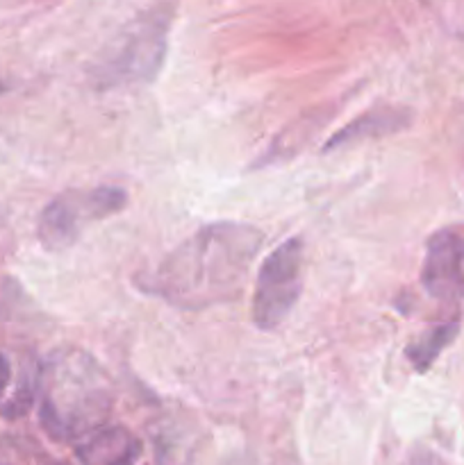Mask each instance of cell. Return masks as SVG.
<instances>
[{
	"label": "cell",
	"instance_id": "cell-1",
	"mask_svg": "<svg viewBox=\"0 0 464 465\" xmlns=\"http://www.w3.org/2000/svg\"><path fill=\"white\" fill-rule=\"evenodd\" d=\"M262 248V232L246 223H212L157 263L141 289L177 309H207L237 298Z\"/></svg>",
	"mask_w": 464,
	"mask_h": 465
},
{
	"label": "cell",
	"instance_id": "cell-2",
	"mask_svg": "<svg viewBox=\"0 0 464 465\" xmlns=\"http://www.w3.org/2000/svg\"><path fill=\"white\" fill-rule=\"evenodd\" d=\"M36 398L45 434L77 445L105 427L116 402V386L91 352L59 348L39 368Z\"/></svg>",
	"mask_w": 464,
	"mask_h": 465
},
{
	"label": "cell",
	"instance_id": "cell-3",
	"mask_svg": "<svg viewBox=\"0 0 464 465\" xmlns=\"http://www.w3.org/2000/svg\"><path fill=\"white\" fill-rule=\"evenodd\" d=\"M168 23L171 14L162 7L132 21L91 68L96 84L118 89L153 82L166 54Z\"/></svg>",
	"mask_w": 464,
	"mask_h": 465
},
{
	"label": "cell",
	"instance_id": "cell-4",
	"mask_svg": "<svg viewBox=\"0 0 464 465\" xmlns=\"http://www.w3.org/2000/svg\"><path fill=\"white\" fill-rule=\"evenodd\" d=\"M127 193L121 186H94V189H71L55 195L41 212L36 223L39 243L48 252H64L73 248L86 227L123 212Z\"/></svg>",
	"mask_w": 464,
	"mask_h": 465
},
{
	"label": "cell",
	"instance_id": "cell-5",
	"mask_svg": "<svg viewBox=\"0 0 464 465\" xmlns=\"http://www.w3.org/2000/svg\"><path fill=\"white\" fill-rule=\"evenodd\" d=\"M303 293V241L287 239L257 271L250 316L257 330L273 331L291 316Z\"/></svg>",
	"mask_w": 464,
	"mask_h": 465
},
{
	"label": "cell",
	"instance_id": "cell-6",
	"mask_svg": "<svg viewBox=\"0 0 464 465\" xmlns=\"http://www.w3.org/2000/svg\"><path fill=\"white\" fill-rule=\"evenodd\" d=\"M421 284L441 307L458 309L464 300V234L458 230L435 232L426 243Z\"/></svg>",
	"mask_w": 464,
	"mask_h": 465
},
{
	"label": "cell",
	"instance_id": "cell-7",
	"mask_svg": "<svg viewBox=\"0 0 464 465\" xmlns=\"http://www.w3.org/2000/svg\"><path fill=\"white\" fill-rule=\"evenodd\" d=\"M409 123H412V112L409 109L396 107V104H380V107L368 109V112L359 114L350 123H346L341 130H337L328 139L323 150L332 153V150L348 148V145L359 143V141L382 139V136L405 130V127H409Z\"/></svg>",
	"mask_w": 464,
	"mask_h": 465
},
{
	"label": "cell",
	"instance_id": "cell-8",
	"mask_svg": "<svg viewBox=\"0 0 464 465\" xmlns=\"http://www.w3.org/2000/svg\"><path fill=\"white\" fill-rule=\"evenodd\" d=\"M141 450V440L127 427L105 425L76 445V457L80 465H135Z\"/></svg>",
	"mask_w": 464,
	"mask_h": 465
},
{
	"label": "cell",
	"instance_id": "cell-9",
	"mask_svg": "<svg viewBox=\"0 0 464 465\" xmlns=\"http://www.w3.org/2000/svg\"><path fill=\"white\" fill-rule=\"evenodd\" d=\"M36 384H39V371L30 375L21 371L16 375L5 354H0V416L3 418H21L35 402Z\"/></svg>",
	"mask_w": 464,
	"mask_h": 465
},
{
	"label": "cell",
	"instance_id": "cell-10",
	"mask_svg": "<svg viewBox=\"0 0 464 465\" xmlns=\"http://www.w3.org/2000/svg\"><path fill=\"white\" fill-rule=\"evenodd\" d=\"M459 331V321L453 318V321L439 322V325L430 327L423 334H419L412 343L405 350V357L412 363V368L417 372H426L428 368H432V363L439 359V354L449 348L455 341Z\"/></svg>",
	"mask_w": 464,
	"mask_h": 465
},
{
	"label": "cell",
	"instance_id": "cell-11",
	"mask_svg": "<svg viewBox=\"0 0 464 465\" xmlns=\"http://www.w3.org/2000/svg\"><path fill=\"white\" fill-rule=\"evenodd\" d=\"M0 91H7V89H5V82H0Z\"/></svg>",
	"mask_w": 464,
	"mask_h": 465
}]
</instances>
